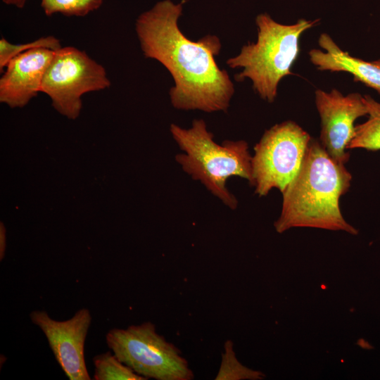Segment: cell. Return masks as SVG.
I'll use <instances>...</instances> for the list:
<instances>
[{
	"label": "cell",
	"mask_w": 380,
	"mask_h": 380,
	"mask_svg": "<svg viewBox=\"0 0 380 380\" xmlns=\"http://www.w3.org/2000/svg\"><path fill=\"white\" fill-rule=\"evenodd\" d=\"M60 41L53 36L40 37L25 44H12L4 37L0 39V72H4L7 63L17 55L33 49L44 48L56 51L61 49Z\"/></svg>",
	"instance_id": "obj_16"
},
{
	"label": "cell",
	"mask_w": 380,
	"mask_h": 380,
	"mask_svg": "<svg viewBox=\"0 0 380 380\" xmlns=\"http://www.w3.org/2000/svg\"><path fill=\"white\" fill-rule=\"evenodd\" d=\"M110 86L104 67L86 52L73 46H65L54 51L40 91L51 99L53 106L59 112L75 118L81 108V96L84 94Z\"/></svg>",
	"instance_id": "obj_7"
},
{
	"label": "cell",
	"mask_w": 380,
	"mask_h": 380,
	"mask_svg": "<svg viewBox=\"0 0 380 380\" xmlns=\"http://www.w3.org/2000/svg\"><path fill=\"white\" fill-rule=\"evenodd\" d=\"M224 351L215 380H259L265 375L260 371L253 370L243 365L236 358L232 341L227 340L224 345Z\"/></svg>",
	"instance_id": "obj_14"
},
{
	"label": "cell",
	"mask_w": 380,
	"mask_h": 380,
	"mask_svg": "<svg viewBox=\"0 0 380 380\" xmlns=\"http://www.w3.org/2000/svg\"><path fill=\"white\" fill-rule=\"evenodd\" d=\"M367 109V120L355 125L354 136L348 149L380 150V103L370 95H363Z\"/></svg>",
	"instance_id": "obj_12"
},
{
	"label": "cell",
	"mask_w": 380,
	"mask_h": 380,
	"mask_svg": "<svg viewBox=\"0 0 380 380\" xmlns=\"http://www.w3.org/2000/svg\"><path fill=\"white\" fill-rule=\"evenodd\" d=\"M103 0H41V6L47 16L61 13L67 16H85L99 9Z\"/></svg>",
	"instance_id": "obj_15"
},
{
	"label": "cell",
	"mask_w": 380,
	"mask_h": 380,
	"mask_svg": "<svg viewBox=\"0 0 380 380\" xmlns=\"http://www.w3.org/2000/svg\"><path fill=\"white\" fill-rule=\"evenodd\" d=\"M318 44L322 49L308 52L310 62L318 70L344 72L359 82L374 89L380 95V58L367 61L343 51L327 33H322Z\"/></svg>",
	"instance_id": "obj_11"
},
{
	"label": "cell",
	"mask_w": 380,
	"mask_h": 380,
	"mask_svg": "<svg viewBox=\"0 0 380 380\" xmlns=\"http://www.w3.org/2000/svg\"><path fill=\"white\" fill-rule=\"evenodd\" d=\"M170 130L183 152L175 156L182 170L194 180L200 182L227 207L236 209L238 201L227 188V180L236 176L251 184L252 156L248 143L244 140L216 143L213 134L202 119L193 120L188 129L172 123Z\"/></svg>",
	"instance_id": "obj_3"
},
{
	"label": "cell",
	"mask_w": 380,
	"mask_h": 380,
	"mask_svg": "<svg viewBox=\"0 0 380 380\" xmlns=\"http://www.w3.org/2000/svg\"><path fill=\"white\" fill-rule=\"evenodd\" d=\"M311 138L292 120L267 129L251 158V185L255 194L266 196L273 189L281 193L299 171Z\"/></svg>",
	"instance_id": "obj_6"
},
{
	"label": "cell",
	"mask_w": 380,
	"mask_h": 380,
	"mask_svg": "<svg viewBox=\"0 0 380 380\" xmlns=\"http://www.w3.org/2000/svg\"><path fill=\"white\" fill-rule=\"evenodd\" d=\"M53 53L51 49L37 48L11 58L0 78V101L11 107L23 106L41 92Z\"/></svg>",
	"instance_id": "obj_10"
},
{
	"label": "cell",
	"mask_w": 380,
	"mask_h": 380,
	"mask_svg": "<svg viewBox=\"0 0 380 380\" xmlns=\"http://www.w3.org/2000/svg\"><path fill=\"white\" fill-rule=\"evenodd\" d=\"M351 180L345 165L334 160L319 140L311 138L299 171L281 192L275 230L283 233L294 227H312L357 234V229L343 217L339 205Z\"/></svg>",
	"instance_id": "obj_2"
},
{
	"label": "cell",
	"mask_w": 380,
	"mask_h": 380,
	"mask_svg": "<svg viewBox=\"0 0 380 380\" xmlns=\"http://www.w3.org/2000/svg\"><path fill=\"white\" fill-rule=\"evenodd\" d=\"M182 11V3L163 0L139 15L135 30L143 54L160 62L172 75L174 108L226 112L234 86L215 59L221 49L220 39L214 35L196 42L188 39L178 25Z\"/></svg>",
	"instance_id": "obj_1"
},
{
	"label": "cell",
	"mask_w": 380,
	"mask_h": 380,
	"mask_svg": "<svg viewBox=\"0 0 380 380\" xmlns=\"http://www.w3.org/2000/svg\"><path fill=\"white\" fill-rule=\"evenodd\" d=\"M33 324L45 335L53 355L70 380H89L84 360V343L91 322L87 308L77 310L67 320L52 319L45 310H33Z\"/></svg>",
	"instance_id": "obj_9"
},
{
	"label": "cell",
	"mask_w": 380,
	"mask_h": 380,
	"mask_svg": "<svg viewBox=\"0 0 380 380\" xmlns=\"http://www.w3.org/2000/svg\"><path fill=\"white\" fill-rule=\"evenodd\" d=\"M95 380H146L122 362L114 353L108 351L93 358Z\"/></svg>",
	"instance_id": "obj_13"
},
{
	"label": "cell",
	"mask_w": 380,
	"mask_h": 380,
	"mask_svg": "<svg viewBox=\"0 0 380 380\" xmlns=\"http://www.w3.org/2000/svg\"><path fill=\"white\" fill-rule=\"evenodd\" d=\"M2 1L6 5L15 6L18 8H23L27 0H2Z\"/></svg>",
	"instance_id": "obj_17"
},
{
	"label": "cell",
	"mask_w": 380,
	"mask_h": 380,
	"mask_svg": "<svg viewBox=\"0 0 380 380\" xmlns=\"http://www.w3.org/2000/svg\"><path fill=\"white\" fill-rule=\"evenodd\" d=\"M315 103L320 118L319 141L334 160L345 165L350 158L348 146L354 136L355 122L367 115L364 96L357 92L344 95L336 89H318Z\"/></svg>",
	"instance_id": "obj_8"
},
{
	"label": "cell",
	"mask_w": 380,
	"mask_h": 380,
	"mask_svg": "<svg viewBox=\"0 0 380 380\" xmlns=\"http://www.w3.org/2000/svg\"><path fill=\"white\" fill-rule=\"evenodd\" d=\"M106 341L122 362L146 379L191 380L194 377L180 350L158 334L151 322L112 329Z\"/></svg>",
	"instance_id": "obj_5"
},
{
	"label": "cell",
	"mask_w": 380,
	"mask_h": 380,
	"mask_svg": "<svg viewBox=\"0 0 380 380\" xmlns=\"http://www.w3.org/2000/svg\"><path fill=\"white\" fill-rule=\"evenodd\" d=\"M319 20L299 19L284 25L266 13L257 15V40L242 46L239 54L227 59L231 68H241L235 75L238 82L249 79L256 94L264 101L273 103L281 80L293 75L291 68L300 52V39Z\"/></svg>",
	"instance_id": "obj_4"
}]
</instances>
